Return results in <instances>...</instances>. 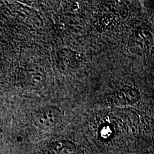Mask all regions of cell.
Wrapping results in <instances>:
<instances>
[{"instance_id": "cell-2", "label": "cell", "mask_w": 154, "mask_h": 154, "mask_svg": "<svg viewBox=\"0 0 154 154\" xmlns=\"http://www.w3.org/2000/svg\"><path fill=\"white\" fill-rule=\"evenodd\" d=\"M117 97L123 104H134L140 99V93L134 88H121L118 92Z\"/></svg>"}, {"instance_id": "cell-1", "label": "cell", "mask_w": 154, "mask_h": 154, "mask_svg": "<svg viewBox=\"0 0 154 154\" xmlns=\"http://www.w3.org/2000/svg\"><path fill=\"white\" fill-rule=\"evenodd\" d=\"M63 113L56 106H46L42 108L36 116V124L42 129L49 130L54 128L63 119Z\"/></svg>"}]
</instances>
